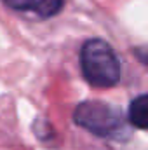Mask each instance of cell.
I'll use <instances>...</instances> for the list:
<instances>
[{
	"instance_id": "cell-3",
	"label": "cell",
	"mask_w": 148,
	"mask_h": 150,
	"mask_svg": "<svg viewBox=\"0 0 148 150\" xmlns=\"http://www.w3.org/2000/svg\"><path fill=\"white\" fill-rule=\"evenodd\" d=\"M127 122L134 126L136 129H147L148 127V100L147 94L136 96L127 110Z\"/></svg>"
},
{
	"instance_id": "cell-5",
	"label": "cell",
	"mask_w": 148,
	"mask_h": 150,
	"mask_svg": "<svg viewBox=\"0 0 148 150\" xmlns=\"http://www.w3.org/2000/svg\"><path fill=\"white\" fill-rule=\"evenodd\" d=\"M5 7L12 9V11H21V12H33L37 0H0Z\"/></svg>"
},
{
	"instance_id": "cell-6",
	"label": "cell",
	"mask_w": 148,
	"mask_h": 150,
	"mask_svg": "<svg viewBox=\"0 0 148 150\" xmlns=\"http://www.w3.org/2000/svg\"><path fill=\"white\" fill-rule=\"evenodd\" d=\"M134 54L140 56V61H141L143 65L147 63V49H145V47H138V49H134Z\"/></svg>"
},
{
	"instance_id": "cell-2",
	"label": "cell",
	"mask_w": 148,
	"mask_h": 150,
	"mask_svg": "<svg viewBox=\"0 0 148 150\" xmlns=\"http://www.w3.org/2000/svg\"><path fill=\"white\" fill-rule=\"evenodd\" d=\"M73 122L99 138L120 140L127 131V124L120 108L98 100L78 103L73 110Z\"/></svg>"
},
{
	"instance_id": "cell-1",
	"label": "cell",
	"mask_w": 148,
	"mask_h": 150,
	"mask_svg": "<svg viewBox=\"0 0 148 150\" xmlns=\"http://www.w3.org/2000/svg\"><path fill=\"white\" fill-rule=\"evenodd\" d=\"M80 70L87 84L96 89H108L118 84L122 65L108 42L103 38H89L80 49Z\"/></svg>"
},
{
	"instance_id": "cell-4",
	"label": "cell",
	"mask_w": 148,
	"mask_h": 150,
	"mask_svg": "<svg viewBox=\"0 0 148 150\" xmlns=\"http://www.w3.org/2000/svg\"><path fill=\"white\" fill-rule=\"evenodd\" d=\"M65 7V0H37V5L33 9V12L38 18L47 19L52 18L56 14H59Z\"/></svg>"
}]
</instances>
